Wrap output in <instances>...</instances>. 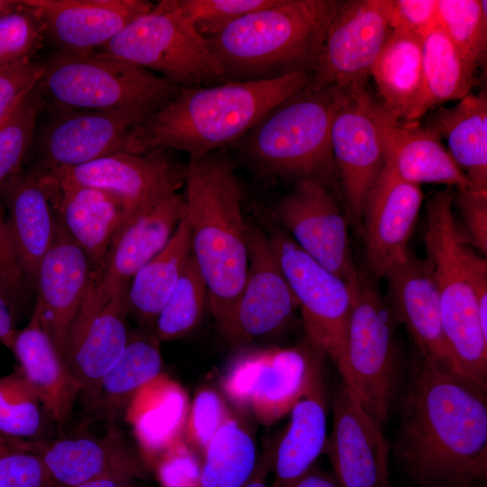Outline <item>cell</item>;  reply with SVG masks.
I'll use <instances>...</instances> for the list:
<instances>
[{
  "instance_id": "obj_1",
  "label": "cell",
  "mask_w": 487,
  "mask_h": 487,
  "mask_svg": "<svg viewBox=\"0 0 487 487\" xmlns=\"http://www.w3.org/2000/svg\"><path fill=\"white\" fill-rule=\"evenodd\" d=\"M391 451L418 487H476L487 478L486 391L418 354Z\"/></svg>"
},
{
  "instance_id": "obj_2",
  "label": "cell",
  "mask_w": 487,
  "mask_h": 487,
  "mask_svg": "<svg viewBox=\"0 0 487 487\" xmlns=\"http://www.w3.org/2000/svg\"><path fill=\"white\" fill-rule=\"evenodd\" d=\"M313 73L296 70L255 81L180 87L129 134L125 152L175 149L198 159L239 141L271 108L307 87Z\"/></svg>"
},
{
  "instance_id": "obj_3",
  "label": "cell",
  "mask_w": 487,
  "mask_h": 487,
  "mask_svg": "<svg viewBox=\"0 0 487 487\" xmlns=\"http://www.w3.org/2000/svg\"><path fill=\"white\" fill-rule=\"evenodd\" d=\"M185 170L191 253L207 284V308L221 331L248 271L241 184L229 160L214 152L189 159Z\"/></svg>"
},
{
  "instance_id": "obj_4",
  "label": "cell",
  "mask_w": 487,
  "mask_h": 487,
  "mask_svg": "<svg viewBox=\"0 0 487 487\" xmlns=\"http://www.w3.org/2000/svg\"><path fill=\"white\" fill-rule=\"evenodd\" d=\"M339 1L278 0L206 38L228 81L268 80L296 70L314 73Z\"/></svg>"
},
{
  "instance_id": "obj_5",
  "label": "cell",
  "mask_w": 487,
  "mask_h": 487,
  "mask_svg": "<svg viewBox=\"0 0 487 487\" xmlns=\"http://www.w3.org/2000/svg\"><path fill=\"white\" fill-rule=\"evenodd\" d=\"M347 87L310 83L271 108L239 141L262 173L325 184L334 159L330 133Z\"/></svg>"
},
{
  "instance_id": "obj_6",
  "label": "cell",
  "mask_w": 487,
  "mask_h": 487,
  "mask_svg": "<svg viewBox=\"0 0 487 487\" xmlns=\"http://www.w3.org/2000/svg\"><path fill=\"white\" fill-rule=\"evenodd\" d=\"M454 188L427 201L426 260L437 289L449 349L464 376L487 391V331L467 279L463 253L467 244L454 214Z\"/></svg>"
},
{
  "instance_id": "obj_7",
  "label": "cell",
  "mask_w": 487,
  "mask_h": 487,
  "mask_svg": "<svg viewBox=\"0 0 487 487\" xmlns=\"http://www.w3.org/2000/svg\"><path fill=\"white\" fill-rule=\"evenodd\" d=\"M42 65L38 84L41 94L67 109L136 107L154 113L180 89L146 69L100 51L60 50Z\"/></svg>"
},
{
  "instance_id": "obj_8",
  "label": "cell",
  "mask_w": 487,
  "mask_h": 487,
  "mask_svg": "<svg viewBox=\"0 0 487 487\" xmlns=\"http://www.w3.org/2000/svg\"><path fill=\"white\" fill-rule=\"evenodd\" d=\"M394 320L373 282L359 272L345 346L335 366L364 410L382 425L400 382Z\"/></svg>"
},
{
  "instance_id": "obj_9",
  "label": "cell",
  "mask_w": 487,
  "mask_h": 487,
  "mask_svg": "<svg viewBox=\"0 0 487 487\" xmlns=\"http://www.w3.org/2000/svg\"><path fill=\"white\" fill-rule=\"evenodd\" d=\"M99 50L146 69L179 87L228 81L207 39L180 13L174 0L160 1Z\"/></svg>"
},
{
  "instance_id": "obj_10",
  "label": "cell",
  "mask_w": 487,
  "mask_h": 487,
  "mask_svg": "<svg viewBox=\"0 0 487 487\" xmlns=\"http://www.w3.org/2000/svg\"><path fill=\"white\" fill-rule=\"evenodd\" d=\"M319 351L308 339L293 347L244 350L227 368L223 391L236 408L270 426L289 413L303 394Z\"/></svg>"
},
{
  "instance_id": "obj_11",
  "label": "cell",
  "mask_w": 487,
  "mask_h": 487,
  "mask_svg": "<svg viewBox=\"0 0 487 487\" xmlns=\"http://www.w3.org/2000/svg\"><path fill=\"white\" fill-rule=\"evenodd\" d=\"M268 235L300 308L307 339L335 364L345 346L355 284L312 259L283 229L273 227Z\"/></svg>"
},
{
  "instance_id": "obj_12",
  "label": "cell",
  "mask_w": 487,
  "mask_h": 487,
  "mask_svg": "<svg viewBox=\"0 0 487 487\" xmlns=\"http://www.w3.org/2000/svg\"><path fill=\"white\" fill-rule=\"evenodd\" d=\"M186 214L184 196L172 193L132 216L115 236L103 269L93 284L71 340L119 288L129 286L135 273L169 243Z\"/></svg>"
},
{
  "instance_id": "obj_13",
  "label": "cell",
  "mask_w": 487,
  "mask_h": 487,
  "mask_svg": "<svg viewBox=\"0 0 487 487\" xmlns=\"http://www.w3.org/2000/svg\"><path fill=\"white\" fill-rule=\"evenodd\" d=\"M248 271L237 303L224 328V338L241 345L285 330L299 308L280 266L270 237L246 221Z\"/></svg>"
},
{
  "instance_id": "obj_14",
  "label": "cell",
  "mask_w": 487,
  "mask_h": 487,
  "mask_svg": "<svg viewBox=\"0 0 487 487\" xmlns=\"http://www.w3.org/2000/svg\"><path fill=\"white\" fill-rule=\"evenodd\" d=\"M392 0L339 2L312 80L314 87H347L367 79L390 33Z\"/></svg>"
},
{
  "instance_id": "obj_15",
  "label": "cell",
  "mask_w": 487,
  "mask_h": 487,
  "mask_svg": "<svg viewBox=\"0 0 487 487\" xmlns=\"http://www.w3.org/2000/svg\"><path fill=\"white\" fill-rule=\"evenodd\" d=\"M282 229L323 267L350 285L358 280L350 245L348 221L326 185L296 181L276 207Z\"/></svg>"
},
{
  "instance_id": "obj_16",
  "label": "cell",
  "mask_w": 487,
  "mask_h": 487,
  "mask_svg": "<svg viewBox=\"0 0 487 487\" xmlns=\"http://www.w3.org/2000/svg\"><path fill=\"white\" fill-rule=\"evenodd\" d=\"M185 172L164 149H155L144 153L118 152L43 173L56 181L106 191L124 204L132 217L178 192L185 183Z\"/></svg>"
},
{
  "instance_id": "obj_17",
  "label": "cell",
  "mask_w": 487,
  "mask_h": 487,
  "mask_svg": "<svg viewBox=\"0 0 487 487\" xmlns=\"http://www.w3.org/2000/svg\"><path fill=\"white\" fill-rule=\"evenodd\" d=\"M366 80L347 87L331 126L334 162L342 181L347 216L361 232L366 197L378 178L384 158Z\"/></svg>"
},
{
  "instance_id": "obj_18",
  "label": "cell",
  "mask_w": 487,
  "mask_h": 487,
  "mask_svg": "<svg viewBox=\"0 0 487 487\" xmlns=\"http://www.w3.org/2000/svg\"><path fill=\"white\" fill-rule=\"evenodd\" d=\"M333 424L326 453L341 487H391V444L382 424L364 410L341 381L334 390Z\"/></svg>"
},
{
  "instance_id": "obj_19",
  "label": "cell",
  "mask_w": 487,
  "mask_h": 487,
  "mask_svg": "<svg viewBox=\"0 0 487 487\" xmlns=\"http://www.w3.org/2000/svg\"><path fill=\"white\" fill-rule=\"evenodd\" d=\"M94 280L87 254L56 216L51 245L38 270L33 308L40 313L63 362Z\"/></svg>"
},
{
  "instance_id": "obj_20",
  "label": "cell",
  "mask_w": 487,
  "mask_h": 487,
  "mask_svg": "<svg viewBox=\"0 0 487 487\" xmlns=\"http://www.w3.org/2000/svg\"><path fill=\"white\" fill-rule=\"evenodd\" d=\"M422 201L419 185L404 180L384 161L366 197L362 218L366 265L373 276L383 278L406 257Z\"/></svg>"
},
{
  "instance_id": "obj_21",
  "label": "cell",
  "mask_w": 487,
  "mask_h": 487,
  "mask_svg": "<svg viewBox=\"0 0 487 487\" xmlns=\"http://www.w3.org/2000/svg\"><path fill=\"white\" fill-rule=\"evenodd\" d=\"M152 113L136 107L65 113L38 142L41 171L72 167L125 152L132 130Z\"/></svg>"
},
{
  "instance_id": "obj_22",
  "label": "cell",
  "mask_w": 487,
  "mask_h": 487,
  "mask_svg": "<svg viewBox=\"0 0 487 487\" xmlns=\"http://www.w3.org/2000/svg\"><path fill=\"white\" fill-rule=\"evenodd\" d=\"M383 278L387 282V304L393 317L407 327L418 354L465 378L444 333L439 296L427 260L409 251Z\"/></svg>"
},
{
  "instance_id": "obj_23",
  "label": "cell",
  "mask_w": 487,
  "mask_h": 487,
  "mask_svg": "<svg viewBox=\"0 0 487 487\" xmlns=\"http://www.w3.org/2000/svg\"><path fill=\"white\" fill-rule=\"evenodd\" d=\"M22 444L41 458L49 486H69L106 477L135 480L146 474L142 458L115 427L102 437L23 440Z\"/></svg>"
},
{
  "instance_id": "obj_24",
  "label": "cell",
  "mask_w": 487,
  "mask_h": 487,
  "mask_svg": "<svg viewBox=\"0 0 487 487\" xmlns=\"http://www.w3.org/2000/svg\"><path fill=\"white\" fill-rule=\"evenodd\" d=\"M60 50L94 51L152 9L145 0H23Z\"/></svg>"
},
{
  "instance_id": "obj_25",
  "label": "cell",
  "mask_w": 487,
  "mask_h": 487,
  "mask_svg": "<svg viewBox=\"0 0 487 487\" xmlns=\"http://www.w3.org/2000/svg\"><path fill=\"white\" fill-rule=\"evenodd\" d=\"M373 113L384 161L401 179L416 185L439 183L458 191L473 189L436 130L396 119L374 102Z\"/></svg>"
},
{
  "instance_id": "obj_26",
  "label": "cell",
  "mask_w": 487,
  "mask_h": 487,
  "mask_svg": "<svg viewBox=\"0 0 487 487\" xmlns=\"http://www.w3.org/2000/svg\"><path fill=\"white\" fill-rule=\"evenodd\" d=\"M325 356L321 351L317 354L307 387L289 411V422L273 442L270 487H293L325 450L328 410Z\"/></svg>"
},
{
  "instance_id": "obj_27",
  "label": "cell",
  "mask_w": 487,
  "mask_h": 487,
  "mask_svg": "<svg viewBox=\"0 0 487 487\" xmlns=\"http://www.w3.org/2000/svg\"><path fill=\"white\" fill-rule=\"evenodd\" d=\"M46 177L51 198L58 199L55 215L87 254L95 282L115 236L131 218L130 214L117 198L106 191Z\"/></svg>"
},
{
  "instance_id": "obj_28",
  "label": "cell",
  "mask_w": 487,
  "mask_h": 487,
  "mask_svg": "<svg viewBox=\"0 0 487 487\" xmlns=\"http://www.w3.org/2000/svg\"><path fill=\"white\" fill-rule=\"evenodd\" d=\"M12 352L48 418L58 425L67 421L82 387L63 362L36 308L27 326L17 332Z\"/></svg>"
},
{
  "instance_id": "obj_29",
  "label": "cell",
  "mask_w": 487,
  "mask_h": 487,
  "mask_svg": "<svg viewBox=\"0 0 487 487\" xmlns=\"http://www.w3.org/2000/svg\"><path fill=\"white\" fill-rule=\"evenodd\" d=\"M7 222L30 290H34L40 264L50 249L56 228L51 192L38 170L20 173L3 193Z\"/></svg>"
},
{
  "instance_id": "obj_30",
  "label": "cell",
  "mask_w": 487,
  "mask_h": 487,
  "mask_svg": "<svg viewBox=\"0 0 487 487\" xmlns=\"http://www.w3.org/2000/svg\"><path fill=\"white\" fill-rule=\"evenodd\" d=\"M128 286L117 289L90 319L65 359L69 371L90 394L123 354L129 338Z\"/></svg>"
},
{
  "instance_id": "obj_31",
  "label": "cell",
  "mask_w": 487,
  "mask_h": 487,
  "mask_svg": "<svg viewBox=\"0 0 487 487\" xmlns=\"http://www.w3.org/2000/svg\"><path fill=\"white\" fill-rule=\"evenodd\" d=\"M189 407L185 390L162 373L133 396L130 419L146 456L161 455L183 436Z\"/></svg>"
},
{
  "instance_id": "obj_32",
  "label": "cell",
  "mask_w": 487,
  "mask_h": 487,
  "mask_svg": "<svg viewBox=\"0 0 487 487\" xmlns=\"http://www.w3.org/2000/svg\"><path fill=\"white\" fill-rule=\"evenodd\" d=\"M446 141L448 152L474 190H487V96L469 94L441 107L429 125Z\"/></svg>"
},
{
  "instance_id": "obj_33",
  "label": "cell",
  "mask_w": 487,
  "mask_h": 487,
  "mask_svg": "<svg viewBox=\"0 0 487 487\" xmlns=\"http://www.w3.org/2000/svg\"><path fill=\"white\" fill-rule=\"evenodd\" d=\"M391 116L404 121L422 84V37L391 30L371 73Z\"/></svg>"
},
{
  "instance_id": "obj_34",
  "label": "cell",
  "mask_w": 487,
  "mask_h": 487,
  "mask_svg": "<svg viewBox=\"0 0 487 487\" xmlns=\"http://www.w3.org/2000/svg\"><path fill=\"white\" fill-rule=\"evenodd\" d=\"M190 255V230L185 214L167 245L132 278L127 290L128 313L153 330Z\"/></svg>"
},
{
  "instance_id": "obj_35",
  "label": "cell",
  "mask_w": 487,
  "mask_h": 487,
  "mask_svg": "<svg viewBox=\"0 0 487 487\" xmlns=\"http://www.w3.org/2000/svg\"><path fill=\"white\" fill-rule=\"evenodd\" d=\"M476 83V71L437 25L422 37L420 93L404 121L418 122L433 106L461 100Z\"/></svg>"
},
{
  "instance_id": "obj_36",
  "label": "cell",
  "mask_w": 487,
  "mask_h": 487,
  "mask_svg": "<svg viewBox=\"0 0 487 487\" xmlns=\"http://www.w3.org/2000/svg\"><path fill=\"white\" fill-rule=\"evenodd\" d=\"M160 341L152 331L130 332L126 347L115 366L88 394L93 409L112 417L133 396L161 374Z\"/></svg>"
},
{
  "instance_id": "obj_37",
  "label": "cell",
  "mask_w": 487,
  "mask_h": 487,
  "mask_svg": "<svg viewBox=\"0 0 487 487\" xmlns=\"http://www.w3.org/2000/svg\"><path fill=\"white\" fill-rule=\"evenodd\" d=\"M202 456L198 487H242L259 459L251 434L232 417L217 430Z\"/></svg>"
},
{
  "instance_id": "obj_38",
  "label": "cell",
  "mask_w": 487,
  "mask_h": 487,
  "mask_svg": "<svg viewBox=\"0 0 487 487\" xmlns=\"http://www.w3.org/2000/svg\"><path fill=\"white\" fill-rule=\"evenodd\" d=\"M207 307V284L191 253L152 331L160 342L179 339L198 326Z\"/></svg>"
},
{
  "instance_id": "obj_39",
  "label": "cell",
  "mask_w": 487,
  "mask_h": 487,
  "mask_svg": "<svg viewBox=\"0 0 487 487\" xmlns=\"http://www.w3.org/2000/svg\"><path fill=\"white\" fill-rule=\"evenodd\" d=\"M437 25L475 71L487 52L485 0H436Z\"/></svg>"
},
{
  "instance_id": "obj_40",
  "label": "cell",
  "mask_w": 487,
  "mask_h": 487,
  "mask_svg": "<svg viewBox=\"0 0 487 487\" xmlns=\"http://www.w3.org/2000/svg\"><path fill=\"white\" fill-rule=\"evenodd\" d=\"M46 414L34 391L18 367L0 378V436L35 440L43 428Z\"/></svg>"
},
{
  "instance_id": "obj_41",
  "label": "cell",
  "mask_w": 487,
  "mask_h": 487,
  "mask_svg": "<svg viewBox=\"0 0 487 487\" xmlns=\"http://www.w3.org/2000/svg\"><path fill=\"white\" fill-rule=\"evenodd\" d=\"M41 96L37 85L0 123V195L21 173L32 141Z\"/></svg>"
},
{
  "instance_id": "obj_42",
  "label": "cell",
  "mask_w": 487,
  "mask_h": 487,
  "mask_svg": "<svg viewBox=\"0 0 487 487\" xmlns=\"http://www.w3.org/2000/svg\"><path fill=\"white\" fill-rule=\"evenodd\" d=\"M44 34L39 18L20 1L14 11L0 18V69L32 61Z\"/></svg>"
},
{
  "instance_id": "obj_43",
  "label": "cell",
  "mask_w": 487,
  "mask_h": 487,
  "mask_svg": "<svg viewBox=\"0 0 487 487\" xmlns=\"http://www.w3.org/2000/svg\"><path fill=\"white\" fill-rule=\"evenodd\" d=\"M180 13L205 38L216 36L239 18L278 0H174Z\"/></svg>"
},
{
  "instance_id": "obj_44",
  "label": "cell",
  "mask_w": 487,
  "mask_h": 487,
  "mask_svg": "<svg viewBox=\"0 0 487 487\" xmlns=\"http://www.w3.org/2000/svg\"><path fill=\"white\" fill-rule=\"evenodd\" d=\"M230 417L219 393L210 388L200 389L190 404L183 438L203 455L212 437Z\"/></svg>"
},
{
  "instance_id": "obj_45",
  "label": "cell",
  "mask_w": 487,
  "mask_h": 487,
  "mask_svg": "<svg viewBox=\"0 0 487 487\" xmlns=\"http://www.w3.org/2000/svg\"><path fill=\"white\" fill-rule=\"evenodd\" d=\"M30 291L0 204V295L17 316L28 308Z\"/></svg>"
},
{
  "instance_id": "obj_46",
  "label": "cell",
  "mask_w": 487,
  "mask_h": 487,
  "mask_svg": "<svg viewBox=\"0 0 487 487\" xmlns=\"http://www.w3.org/2000/svg\"><path fill=\"white\" fill-rule=\"evenodd\" d=\"M49 479L41 458L12 439L11 448L0 456V487H48Z\"/></svg>"
},
{
  "instance_id": "obj_47",
  "label": "cell",
  "mask_w": 487,
  "mask_h": 487,
  "mask_svg": "<svg viewBox=\"0 0 487 487\" xmlns=\"http://www.w3.org/2000/svg\"><path fill=\"white\" fill-rule=\"evenodd\" d=\"M453 207L458 211L459 227L467 244L486 257L487 190H465L455 194Z\"/></svg>"
},
{
  "instance_id": "obj_48",
  "label": "cell",
  "mask_w": 487,
  "mask_h": 487,
  "mask_svg": "<svg viewBox=\"0 0 487 487\" xmlns=\"http://www.w3.org/2000/svg\"><path fill=\"white\" fill-rule=\"evenodd\" d=\"M42 63L33 60L0 69V123L40 82Z\"/></svg>"
},
{
  "instance_id": "obj_49",
  "label": "cell",
  "mask_w": 487,
  "mask_h": 487,
  "mask_svg": "<svg viewBox=\"0 0 487 487\" xmlns=\"http://www.w3.org/2000/svg\"><path fill=\"white\" fill-rule=\"evenodd\" d=\"M198 453L182 437L161 455V474L167 487H198L200 463Z\"/></svg>"
},
{
  "instance_id": "obj_50",
  "label": "cell",
  "mask_w": 487,
  "mask_h": 487,
  "mask_svg": "<svg viewBox=\"0 0 487 487\" xmlns=\"http://www.w3.org/2000/svg\"><path fill=\"white\" fill-rule=\"evenodd\" d=\"M437 26L436 0H392L391 30L423 37Z\"/></svg>"
},
{
  "instance_id": "obj_51",
  "label": "cell",
  "mask_w": 487,
  "mask_h": 487,
  "mask_svg": "<svg viewBox=\"0 0 487 487\" xmlns=\"http://www.w3.org/2000/svg\"><path fill=\"white\" fill-rule=\"evenodd\" d=\"M467 279L476 298L482 327L487 331V262L466 244L463 253Z\"/></svg>"
},
{
  "instance_id": "obj_52",
  "label": "cell",
  "mask_w": 487,
  "mask_h": 487,
  "mask_svg": "<svg viewBox=\"0 0 487 487\" xmlns=\"http://www.w3.org/2000/svg\"><path fill=\"white\" fill-rule=\"evenodd\" d=\"M16 317L10 305L0 295V343L10 351H13L18 332L15 327Z\"/></svg>"
},
{
  "instance_id": "obj_53",
  "label": "cell",
  "mask_w": 487,
  "mask_h": 487,
  "mask_svg": "<svg viewBox=\"0 0 487 487\" xmlns=\"http://www.w3.org/2000/svg\"><path fill=\"white\" fill-rule=\"evenodd\" d=\"M273 443L261 455L250 479L242 487H270L268 477L271 472Z\"/></svg>"
},
{
  "instance_id": "obj_54",
  "label": "cell",
  "mask_w": 487,
  "mask_h": 487,
  "mask_svg": "<svg viewBox=\"0 0 487 487\" xmlns=\"http://www.w3.org/2000/svg\"><path fill=\"white\" fill-rule=\"evenodd\" d=\"M293 487H341L333 473L314 466Z\"/></svg>"
},
{
  "instance_id": "obj_55",
  "label": "cell",
  "mask_w": 487,
  "mask_h": 487,
  "mask_svg": "<svg viewBox=\"0 0 487 487\" xmlns=\"http://www.w3.org/2000/svg\"><path fill=\"white\" fill-rule=\"evenodd\" d=\"M48 487H135L134 480L123 477H106L95 479L81 483L69 486H48Z\"/></svg>"
},
{
  "instance_id": "obj_56",
  "label": "cell",
  "mask_w": 487,
  "mask_h": 487,
  "mask_svg": "<svg viewBox=\"0 0 487 487\" xmlns=\"http://www.w3.org/2000/svg\"><path fill=\"white\" fill-rule=\"evenodd\" d=\"M20 5L16 0H0V18L14 11Z\"/></svg>"
},
{
  "instance_id": "obj_57",
  "label": "cell",
  "mask_w": 487,
  "mask_h": 487,
  "mask_svg": "<svg viewBox=\"0 0 487 487\" xmlns=\"http://www.w3.org/2000/svg\"><path fill=\"white\" fill-rule=\"evenodd\" d=\"M12 446V439L2 437L0 438V456L7 452Z\"/></svg>"
},
{
  "instance_id": "obj_58",
  "label": "cell",
  "mask_w": 487,
  "mask_h": 487,
  "mask_svg": "<svg viewBox=\"0 0 487 487\" xmlns=\"http://www.w3.org/2000/svg\"><path fill=\"white\" fill-rule=\"evenodd\" d=\"M3 436H0V438H2Z\"/></svg>"
}]
</instances>
